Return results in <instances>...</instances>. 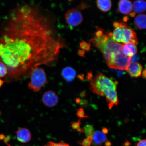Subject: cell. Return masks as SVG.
<instances>
[{
  "label": "cell",
  "instance_id": "1",
  "mask_svg": "<svg viewBox=\"0 0 146 146\" xmlns=\"http://www.w3.org/2000/svg\"><path fill=\"white\" fill-rule=\"evenodd\" d=\"M67 46L52 21L35 5L14 9L0 39V59L11 79L29 76L40 65H54Z\"/></svg>",
  "mask_w": 146,
  "mask_h": 146
},
{
  "label": "cell",
  "instance_id": "2",
  "mask_svg": "<svg viewBox=\"0 0 146 146\" xmlns=\"http://www.w3.org/2000/svg\"><path fill=\"white\" fill-rule=\"evenodd\" d=\"M96 28L97 31L90 41L102 53L108 66L112 69L127 71L130 64L131 57L123 54V44L114 41L110 32L98 27Z\"/></svg>",
  "mask_w": 146,
  "mask_h": 146
},
{
  "label": "cell",
  "instance_id": "3",
  "mask_svg": "<svg viewBox=\"0 0 146 146\" xmlns=\"http://www.w3.org/2000/svg\"><path fill=\"white\" fill-rule=\"evenodd\" d=\"M113 33L111 32L112 39L121 44L132 43L136 45L138 43L136 33L125 22L120 20L114 21Z\"/></svg>",
  "mask_w": 146,
  "mask_h": 146
},
{
  "label": "cell",
  "instance_id": "4",
  "mask_svg": "<svg viewBox=\"0 0 146 146\" xmlns=\"http://www.w3.org/2000/svg\"><path fill=\"white\" fill-rule=\"evenodd\" d=\"M118 84L117 81H114L102 73L99 72L91 80L89 89L94 94L104 96V93L107 90H116Z\"/></svg>",
  "mask_w": 146,
  "mask_h": 146
},
{
  "label": "cell",
  "instance_id": "5",
  "mask_svg": "<svg viewBox=\"0 0 146 146\" xmlns=\"http://www.w3.org/2000/svg\"><path fill=\"white\" fill-rule=\"evenodd\" d=\"M30 75L31 80L28 88L34 92H39L48 82L45 71L40 67H36L33 69Z\"/></svg>",
  "mask_w": 146,
  "mask_h": 146
},
{
  "label": "cell",
  "instance_id": "6",
  "mask_svg": "<svg viewBox=\"0 0 146 146\" xmlns=\"http://www.w3.org/2000/svg\"><path fill=\"white\" fill-rule=\"evenodd\" d=\"M83 15L78 9L73 8L69 10L65 15V20L67 24L75 27L80 25L83 21Z\"/></svg>",
  "mask_w": 146,
  "mask_h": 146
},
{
  "label": "cell",
  "instance_id": "7",
  "mask_svg": "<svg viewBox=\"0 0 146 146\" xmlns=\"http://www.w3.org/2000/svg\"><path fill=\"white\" fill-rule=\"evenodd\" d=\"M42 100L45 106L52 108L57 104L59 99L57 94L55 92L52 90H48L43 94Z\"/></svg>",
  "mask_w": 146,
  "mask_h": 146
},
{
  "label": "cell",
  "instance_id": "8",
  "mask_svg": "<svg viewBox=\"0 0 146 146\" xmlns=\"http://www.w3.org/2000/svg\"><path fill=\"white\" fill-rule=\"evenodd\" d=\"M104 96L110 109H112L115 105L118 104L119 101L116 90L110 89L107 90L104 93Z\"/></svg>",
  "mask_w": 146,
  "mask_h": 146
},
{
  "label": "cell",
  "instance_id": "9",
  "mask_svg": "<svg viewBox=\"0 0 146 146\" xmlns=\"http://www.w3.org/2000/svg\"><path fill=\"white\" fill-rule=\"evenodd\" d=\"M16 133L17 140L21 143H27L31 139V134L29 129L26 128L18 129Z\"/></svg>",
  "mask_w": 146,
  "mask_h": 146
},
{
  "label": "cell",
  "instance_id": "10",
  "mask_svg": "<svg viewBox=\"0 0 146 146\" xmlns=\"http://www.w3.org/2000/svg\"><path fill=\"white\" fill-rule=\"evenodd\" d=\"M117 10L120 13L124 14H130L132 11V2L129 0H121L119 1Z\"/></svg>",
  "mask_w": 146,
  "mask_h": 146
},
{
  "label": "cell",
  "instance_id": "11",
  "mask_svg": "<svg viewBox=\"0 0 146 146\" xmlns=\"http://www.w3.org/2000/svg\"><path fill=\"white\" fill-rule=\"evenodd\" d=\"M142 68V66L139 63L130 64L127 71L131 77L138 78L141 75Z\"/></svg>",
  "mask_w": 146,
  "mask_h": 146
},
{
  "label": "cell",
  "instance_id": "12",
  "mask_svg": "<svg viewBox=\"0 0 146 146\" xmlns=\"http://www.w3.org/2000/svg\"><path fill=\"white\" fill-rule=\"evenodd\" d=\"M123 54L127 57H132L136 54L137 48L135 44L132 43H129L123 44Z\"/></svg>",
  "mask_w": 146,
  "mask_h": 146
},
{
  "label": "cell",
  "instance_id": "13",
  "mask_svg": "<svg viewBox=\"0 0 146 146\" xmlns=\"http://www.w3.org/2000/svg\"><path fill=\"white\" fill-rule=\"evenodd\" d=\"M62 74L66 81L71 82L75 78L76 72L75 70L72 67H67L63 69Z\"/></svg>",
  "mask_w": 146,
  "mask_h": 146
},
{
  "label": "cell",
  "instance_id": "14",
  "mask_svg": "<svg viewBox=\"0 0 146 146\" xmlns=\"http://www.w3.org/2000/svg\"><path fill=\"white\" fill-rule=\"evenodd\" d=\"M93 144L95 146H100L107 140L106 136L100 131H96L93 135Z\"/></svg>",
  "mask_w": 146,
  "mask_h": 146
},
{
  "label": "cell",
  "instance_id": "15",
  "mask_svg": "<svg viewBox=\"0 0 146 146\" xmlns=\"http://www.w3.org/2000/svg\"><path fill=\"white\" fill-rule=\"evenodd\" d=\"M136 13H141L145 12L146 9V2L142 0L135 1L133 5V9Z\"/></svg>",
  "mask_w": 146,
  "mask_h": 146
},
{
  "label": "cell",
  "instance_id": "16",
  "mask_svg": "<svg viewBox=\"0 0 146 146\" xmlns=\"http://www.w3.org/2000/svg\"><path fill=\"white\" fill-rule=\"evenodd\" d=\"M98 8L104 12H107L110 10L112 2L110 0H98L96 1Z\"/></svg>",
  "mask_w": 146,
  "mask_h": 146
},
{
  "label": "cell",
  "instance_id": "17",
  "mask_svg": "<svg viewBox=\"0 0 146 146\" xmlns=\"http://www.w3.org/2000/svg\"><path fill=\"white\" fill-rule=\"evenodd\" d=\"M146 17L145 14H140L135 18L134 24L140 30H143L146 28Z\"/></svg>",
  "mask_w": 146,
  "mask_h": 146
},
{
  "label": "cell",
  "instance_id": "18",
  "mask_svg": "<svg viewBox=\"0 0 146 146\" xmlns=\"http://www.w3.org/2000/svg\"><path fill=\"white\" fill-rule=\"evenodd\" d=\"M84 132L87 137L92 136L94 133V127L92 125H87L84 127Z\"/></svg>",
  "mask_w": 146,
  "mask_h": 146
},
{
  "label": "cell",
  "instance_id": "19",
  "mask_svg": "<svg viewBox=\"0 0 146 146\" xmlns=\"http://www.w3.org/2000/svg\"><path fill=\"white\" fill-rule=\"evenodd\" d=\"M8 73L7 69L5 64L0 59V78H3Z\"/></svg>",
  "mask_w": 146,
  "mask_h": 146
},
{
  "label": "cell",
  "instance_id": "20",
  "mask_svg": "<svg viewBox=\"0 0 146 146\" xmlns=\"http://www.w3.org/2000/svg\"><path fill=\"white\" fill-rule=\"evenodd\" d=\"M93 137L92 136H89L85 139L83 141L78 142L82 146H90L92 143Z\"/></svg>",
  "mask_w": 146,
  "mask_h": 146
},
{
  "label": "cell",
  "instance_id": "21",
  "mask_svg": "<svg viewBox=\"0 0 146 146\" xmlns=\"http://www.w3.org/2000/svg\"><path fill=\"white\" fill-rule=\"evenodd\" d=\"M80 47L82 50H89L91 49L90 43H88L85 41H82L80 43Z\"/></svg>",
  "mask_w": 146,
  "mask_h": 146
},
{
  "label": "cell",
  "instance_id": "22",
  "mask_svg": "<svg viewBox=\"0 0 146 146\" xmlns=\"http://www.w3.org/2000/svg\"><path fill=\"white\" fill-rule=\"evenodd\" d=\"M44 146H70L68 144L63 142L56 143V142L50 141L48 142Z\"/></svg>",
  "mask_w": 146,
  "mask_h": 146
},
{
  "label": "cell",
  "instance_id": "23",
  "mask_svg": "<svg viewBox=\"0 0 146 146\" xmlns=\"http://www.w3.org/2000/svg\"><path fill=\"white\" fill-rule=\"evenodd\" d=\"M76 115L78 117L80 118H86L89 117L88 116L85 115L84 111L82 108L78 109Z\"/></svg>",
  "mask_w": 146,
  "mask_h": 146
},
{
  "label": "cell",
  "instance_id": "24",
  "mask_svg": "<svg viewBox=\"0 0 146 146\" xmlns=\"http://www.w3.org/2000/svg\"><path fill=\"white\" fill-rule=\"evenodd\" d=\"M81 124V120H78L77 122H74L72 125V127L74 129H77L80 127V125Z\"/></svg>",
  "mask_w": 146,
  "mask_h": 146
},
{
  "label": "cell",
  "instance_id": "25",
  "mask_svg": "<svg viewBox=\"0 0 146 146\" xmlns=\"http://www.w3.org/2000/svg\"><path fill=\"white\" fill-rule=\"evenodd\" d=\"M139 56L137 54L134 55L131 57L130 59V64L137 63V62L139 59Z\"/></svg>",
  "mask_w": 146,
  "mask_h": 146
},
{
  "label": "cell",
  "instance_id": "26",
  "mask_svg": "<svg viewBox=\"0 0 146 146\" xmlns=\"http://www.w3.org/2000/svg\"><path fill=\"white\" fill-rule=\"evenodd\" d=\"M146 140L145 139L140 140L136 144V146H146Z\"/></svg>",
  "mask_w": 146,
  "mask_h": 146
},
{
  "label": "cell",
  "instance_id": "27",
  "mask_svg": "<svg viewBox=\"0 0 146 146\" xmlns=\"http://www.w3.org/2000/svg\"><path fill=\"white\" fill-rule=\"evenodd\" d=\"M80 105L84 106H86L88 104V102L86 100H81V102L80 103Z\"/></svg>",
  "mask_w": 146,
  "mask_h": 146
},
{
  "label": "cell",
  "instance_id": "28",
  "mask_svg": "<svg viewBox=\"0 0 146 146\" xmlns=\"http://www.w3.org/2000/svg\"><path fill=\"white\" fill-rule=\"evenodd\" d=\"M85 51L83 50H78V54L81 57H85Z\"/></svg>",
  "mask_w": 146,
  "mask_h": 146
},
{
  "label": "cell",
  "instance_id": "29",
  "mask_svg": "<svg viewBox=\"0 0 146 146\" xmlns=\"http://www.w3.org/2000/svg\"><path fill=\"white\" fill-rule=\"evenodd\" d=\"M87 79L89 80H92L93 79V75L92 73L89 72L88 73L87 76Z\"/></svg>",
  "mask_w": 146,
  "mask_h": 146
},
{
  "label": "cell",
  "instance_id": "30",
  "mask_svg": "<svg viewBox=\"0 0 146 146\" xmlns=\"http://www.w3.org/2000/svg\"><path fill=\"white\" fill-rule=\"evenodd\" d=\"M102 132L104 134H107L108 133V129L107 128L104 127L102 129Z\"/></svg>",
  "mask_w": 146,
  "mask_h": 146
},
{
  "label": "cell",
  "instance_id": "31",
  "mask_svg": "<svg viewBox=\"0 0 146 146\" xmlns=\"http://www.w3.org/2000/svg\"><path fill=\"white\" fill-rule=\"evenodd\" d=\"M142 74V77H143L144 79H145L146 76V70L145 68L144 69Z\"/></svg>",
  "mask_w": 146,
  "mask_h": 146
},
{
  "label": "cell",
  "instance_id": "32",
  "mask_svg": "<svg viewBox=\"0 0 146 146\" xmlns=\"http://www.w3.org/2000/svg\"><path fill=\"white\" fill-rule=\"evenodd\" d=\"M112 143L110 141H106L105 142V146H111Z\"/></svg>",
  "mask_w": 146,
  "mask_h": 146
},
{
  "label": "cell",
  "instance_id": "33",
  "mask_svg": "<svg viewBox=\"0 0 146 146\" xmlns=\"http://www.w3.org/2000/svg\"><path fill=\"white\" fill-rule=\"evenodd\" d=\"M78 78L79 79L82 81V80H83L84 79V75L83 74H81L79 75L78 76Z\"/></svg>",
  "mask_w": 146,
  "mask_h": 146
},
{
  "label": "cell",
  "instance_id": "34",
  "mask_svg": "<svg viewBox=\"0 0 146 146\" xmlns=\"http://www.w3.org/2000/svg\"><path fill=\"white\" fill-rule=\"evenodd\" d=\"M80 95L82 98L85 97L86 96V93L85 92H82L80 94Z\"/></svg>",
  "mask_w": 146,
  "mask_h": 146
},
{
  "label": "cell",
  "instance_id": "35",
  "mask_svg": "<svg viewBox=\"0 0 146 146\" xmlns=\"http://www.w3.org/2000/svg\"><path fill=\"white\" fill-rule=\"evenodd\" d=\"M131 143L129 141H126L123 144V146H129L131 145Z\"/></svg>",
  "mask_w": 146,
  "mask_h": 146
},
{
  "label": "cell",
  "instance_id": "36",
  "mask_svg": "<svg viewBox=\"0 0 146 146\" xmlns=\"http://www.w3.org/2000/svg\"><path fill=\"white\" fill-rule=\"evenodd\" d=\"M78 132L80 133H83L84 132V130L83 129L81 128H78V129H76Z\"/></svg>",
  "mask_w": 146,
  "mask_h": 146
},
{
  "label": "cell",
  "instance_id": "37",
  "mask_svg": "<svg viewBox=\"0 0 146 146\" xmlns=\"http://www.w3.org/2000/svg\"><path fill=\"white\" fill-rule=\"evenodd\" d=\"M136 13H135L134 12L132 13H131L129 14V15H130L131 17H134L136 15Z\"/></svg>",
  "mask_w": 146,
  "mask_h": 146
},
{
  "label": "cell",
  "instance_id": "38",
  "mask_svg": "<svg viewBox=\"0 0 146 146\" xmlns=\"http://www.w3.org/2000/svg\"><path fill=\"white\" fill-rule=\"evenodd\" d=\"M4 83V81H3V80H2L0 78V87H1L3 84V83Z\"/></svg>",
  "mask_w": 146,
  "mask_h": 146
},
{
  "label": "cell",
  "instance_id": "39",
  "mask_svg": "<svg viewBox=\"0 0 146 146\" xmlns=\"http://www.w3.org/2000/svg\"><path fill=\"white\" fill-rule=\"evenodd\" d=\"M76 102L78 104H80L81 102V99L79 98H78L76 99Z\"/></svg>",
  "mask_w": 146,
  "mask_h": 146
},
{
  "label": "cell",
  "instance_id": "40",
  "mask_svg": "<svg viewBox=\"0 0 146 146\" xmlns=\"http://www.w3.org/2000/svg\"><path fill=\"white\" fill-rule=\"evenodd\" d=\"M4 138H5V136L3 134L0 135V140H2Z\"/></svg>",
  "mask_w": 146,
  "mask_h": 146
},
{
  "label": "cell",
  "instance_id": "41",
  "mask_svg": "<svg viewBox=\"0 0 146 146\" xmlns=\"http://www.w3.org/2000/svg\"></svg>",
  "mask_w": 146,
  "mask_h": 146
}]
</instances>
